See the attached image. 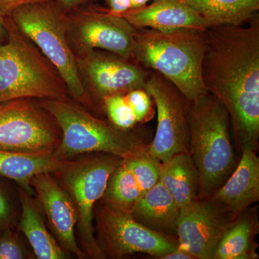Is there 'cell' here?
<instances>
[{"mask_svg": "<svg viewBox=\"0 0 259 259\" xmlns=\"http://www.w3.org/2000/svg\"><path fill=\"white\" fill-rule=\"evenodd\" d=\"M202 81L226 109L238 150L256 151L259 139V15L243 25L204 31Z\"/></svg>", "mask_w": 259, "mask_h": 259, "instance_id": "cell-1", "label": "cell"}, {"mask_svg": "<svg viewBox=\"0 0 259 259\" xmlns=\"http://www.w3.org/2000/svg\"><path fill=\"white\" fill-rule=\"evenodd\" d=\"M204 31L137 29L133 59L171 81L192 102L207 93L202 81Z\"/></svg>", "mask_w": 259, "mask_h": 259, "instance_id": "cell-2", "label": "cell"}, {"mask_svg": "<svg viewBox=\"0 0 259 259\" xmlns=\"http://www.w3.org/2000/svg\"><path fill=\"white\" fill-rule=\"evenodd\" d=\"M226 109L208 93L190 102V154L198 171L199 197L207 198L224 183L238 159Z\"/></svg>", "mask_w": 259, "mask_h": 259, "instance_id": "cell-3", "label": "cell"}, {"mask_svg": "<svg viewBox=\"0 0 259 259\" xmlns=\"http://www.w3.org/2000/svg\"><path fill=\"white\" fill-rule=\"evenodd\" d=\"M39 104L60 130L61 141L54 151L59 159L70 160L88 153H109L125 159L148 146L141 134L118 128L69 99L42 100Z\"/></svg>", "mask_w": 259, "mask_h": 259, "instance_id": "cell-4", "label": "cell"}, {"mask_svg": "<svg viewBox=\"0 0 259 259\" xmlns=\"http://www.w3.org/2000/svg\"><path fill=\"white\" fill-rule=\"evenodd\" d=\"M4 20L8 40L0 47V103L22 98L69 99L55 68L20 31L10 15Z\"/></svg>", "mask_w": 259, "mask_h": 259, "instance_id": "cell-5", "label": "cell"}, {"mask_svg": "<svg viewBox=\"0 0 259 259\" xmlns=\"http://www.w3.org/2000/svg\"><path fill=\"white\" fill-rule=\"evenodd\" d=\"M10 16L20 31L55 68L69 95L75 101L88 103V92L68 38V15L55 0L24 5Z\"/></svg>", "mask_w": 259, "mask_h": 259, "instance_id": "cell-6", "label": "cell"}, {"mask_svg": "<svg viewBox=\"0 0 259 259\" xmlns=\"http://www.w3.org/2000/svg\"><path fill=\"white\" fill-rule=\"evenodd\" d=\"M122 161L114 155L98 153L70 161L67 166L53 174L74 202L80 242L89 258H105L94 234V209L105 192L109 177Z\"/></svg>", "mask_w": 259, "mask_h": 259, "instance_id": "cell-7", "label": "cell"}, {"mask_svg": "<svg viewBox=\"0 0 259 259\" xmlns=\"http://www.w3.org/2000/svg\"><path fill=\"white\" fill-rule=\"evenodd\" d=\"M94 218L97 243L105 258H122L140 253L161 259L178 247L176 238L151 231L131 213L110 208L100 200L95 204Z\"/></svg>", "mask_w": 259, "mask_h": 259, "instance_id": "cell-8", "label": "cell"}, {"mask_svg": "<svg viewBox=\"0 0 259 259\" xmlns=\"http://www.w3.org/2000/svg\"><path fill=\"white\" fill-rule=\"evenodd\" d=\"M33 99L0 103V149L23 153L54 152L61 141L56 121Z\"/></svg>", "mask_w": 259, "mask_h": 259, "instance_id": "cell-9", "label": "cell"}, {"mask_svg": "<svg viewBox=\"0 0 259 259\" xmlns=\"http://www.w3.org/2000/svg\"><path fill=\"white\" fill-rule=\"evenodd\" d=\"M68 38L76 57L102 50L134 60L137 29L105 8H81L68 13Z\"/></svg>", "mask_w": 259, "mask_h": 259, "instance_id": "cell-10", "label": "cell"}, {"mask_svg": "<svg viewBox=\"0 0 259 259\" xmlns=\"http://www.w3.org/2000/svg\"><path fill=\"white\" fill-rule=\"evenodd\" d=\"M144 89L157 110V127L148 152L161 163L178 153L190 152V102L156 71H151Z\"/></svg>", "mask_w": 259, "mask_h": 259, "instance_id": "cell-11", "label": "cell"}, {"mask_svg": "<svg viewBox=\"0 0 259 259\" xmlns=\"http://www.w3.org/2000/svg\"><path fill=\"white\" fill-rule=\"evenodd\" d=\"M76 60L85 89L89 88L102 106L105 97L144 89L151 71L134 60L105 51H92Z\"/></svg>", "mask_w": 259, "mask_h": 259, "instance_id": "cell-12", "label": "cell"}, {"mask_svg": "<svg viewBox=\"0 0 259 259\" xmlns=\"http://www.w3.org/2000/svg\"><path fill=\"white\" fill-rule=\"evenodd\" d=\"M232 221L231 216L209 197H198L181 207L177 227L178 247L194 259H213Z\"/></svg>", "mask_w": 259, "mask_h": 259, "instance_id": "cell-13", "label": "cell"}, {"mask_svg": "<svg viewBox=\"0 0 259 259\" xmlns=\"http://www.w3.org/2000/svg\"><path fill=\"white\" fill-rule=\"evenodd\" d=\"M52 175L50 173L35 175L30 182V186L35 190L49 224L64 249L77 258H86L75 236L77 214L74 202L69 193Z\"/></svg>", "mask_w": 259, "mask_h": 259, "instance_id": "cell-14", "label": "cell"}, {"mask_svg": "<svg viewBox=\"0 0 259 259\" xmlns=\"http://www.w3.org/2000/svg\"><path fill=\"white\" fill-rule=\"evenodd\" d=\"M234 220L259 200V158L245 149L231 176L209 197Z\"/></svg>", "mask_w": 259, "mask_h": 259, "instance_id": "cell-15", "label": "cell"}, {"mask_svg": "<svg viewBox=\"0 0 259 259\" xmlns=\"http://www.w3.org/2000/svg\"><path fill=\"white\" fill-rule=\"evenodd\" d=\"M138 9L120 15L136 29L158 30H196L205 31L210 25L180 0H152Z\"/></svg>", "mask_w": 259, "mask_h": 259, "instance_id": "cell-16", "label": "cell"}, {"mask_svg": "<svg viewBox=\"0 0 259 259\" xmlns=\"http://www.w3.org/2000/svg\"><path fill=\"white\" fill-rule=\"evenodd\" d=\"M180 209L171 194L158 182L141 196L131 214L148 229L177 239Z\"/></svg>", "mask_w": 259, "mask_h": 259, "instance_id": "cell-17", "label": "cell"}, {"mask_svg": "<svg viewBox=\"0 0 259 259\" xmlns=\"http://www.w3.org/2000/svg\"><path fill=\"white\" fill-rule=\"evenodd\" d=\"M70 161L59 159L54 152L23 153L0 149V177L15 181L30 194V182L35 175L55 174Z\"/></svg>", "mask_w": 259, "mask_h": 259, "instance_id": "cell-18", "label": "cell"}, {"mask_svg": "<svg viewBox=\"0 0 259 259\" xmlns=\"http://www.w3.org/2000/svg\"><path fill=\"white\" fill-rule=\"evenodd\" d=\"M259 231L258 207L253 206L235 218L227 228L213 259H256Z\"/></svg>", "mask_w": 259, "mask_h": 259, "instance_id": "cell-19", "label": "cell"}, {"mask_svg": "<svg viewBox=\"0 0 259 259\" xmlns=\"http://www.w3.org/2000/svg\"><path fill=\"white\" fill-rule=\"evenodd\" d=\"M159 182L180 208L199 197L198 171L189 152L178 153L162 162Z\"/></svg>", "mask_w": 259, "mask_h": 259, "instance_id": "cell-20", "label": "cell"}, {"mask_svg": "<svg viewBox=\"0 0 259 259\" xmlns=\"http://www.w3.org/2000/svg\"><path fill=\"white\" fill-rule=\"evenodd\" d=\"M22 207L20 231L30 243L34 254L39 259H64L66 254L48 231L35 202L28 192L22 189L20 193Z\"/></svg>", "mask_w": 259, "mask_h": 259, "instance_id": "cell-21", "label": "cell"}, {"mask_svg": "<svg viewBox=\"0 0 259 259\" xmlns=\"http://www.w3.org/2000/svg\"><path fill=\"white\" fill-rule=\"evenodd\" d=\"M211 27L243 25L258 14L259 0H180Z\"/></svg>", "mask_w": 259, "mask_h": 259, "instance_id": "cell-22", "label": "cell"}, {"mask_svg": "<svg viewBox=\"0 0 259 259\" xmlns=\"http://www.w3.org/2000/svg\"><path fill=\"white\" fill-rule=\"evenodd\" d=\"M143 194L134 175L122 161L109 177L100 201L110 208L131 213Z\"/></svg>", "mask_w": 259, "mask_h": 259, "instance_id": "cell-23", "label": "cell"}, {"mask_svg": "<svg viewBox=\"0 0 259 259\" xmlns=\"http://www.w3.org/2000/svg\"><path fill=\"white\" fill-rule=\"evenodd\" d=\"M122 161L134 175L143 193L159 182L161 162L148 152V146Z\"/></svg>", "mask_w": 259, "mask_h": 259, "instance_id": "cell-24", "label": "cell"}, {"mask_svg": "<svg viewBox=\"0 0 259 259\" xmlns=\"http://www.w3.org/2000/svg\"><path fill=\"white\" fill-rule=\"evenodd\" d=\"M102 107L110 122L118 128L129 131L139 124L125 95L120 94L105 97L102 101Z\"/></svg>", "mask_w": 259, "mask_h": 259, "instance_id": "cell-25", "label": "cell"}, {"mask_svg": "<svg viewBox=\"0 0 259 259\" xmlns=\"http://www.w3.org/2000/svg\"><path fill=\"white\" fill-rule=\"evenodd\" d=\"M126 100L132 108L138 123H146L154 115V102L145 89H136L125 94Z\"/></svg>", "mask_w": 259, "mask_h": 259, "instance_id": "cell-26", "label": "cell"}, {"mask_svg": "<svg viewBox=\"0 0 259 259\" xmlns=\"http://www.w3.org/2000/svg\"><path fill=\"white\" fill-rule=\"evenodd\" d=\"M28 258V253L16 236L8 231L0 233V259H23Z\"/></svg>", "mask_w": 259, "mask_h": 259, "instance_id": "cell-27", "label": "cell"}, {"mask_svg": "<svg viewBox=\"0 0 259 259\" xmlns=\"http://www.w3.org/2000/svg\"><path fill=\"white\" fill-rule=\"evenodd\" d=\"M47 1L51 0H0V15L5 18L20 7Z\"/></svg>", "mask_w": 259, "mask_h": 259, "instance_id": "cell-28", "label": "cell"}, {"mask_svg": "<svg viewBox=\"0 0 259 259\" xmlns=\"http://www.w3.org/2000/svg\"><path fill=\"white\" fill-rule=\"evenodd\" d=\"M12 209L6 194L0 188V231L6 229L11 219Z\"/></svg>", "mask_w": 259, "mask_h": 259, "instance_id": "cell-29", "label": "cell"}, {"mask_svg": "<svg viewBox=\"0 0 259 259\" xmlns=\"http://www.w3.org/2000/svg\"><path fill=\"white\" fill-rule=\"evenodd\" d=\"M108 11L120 15L131 9V0H106Z\"/></svg>", "mask_w": 259, "mask_h": 259, "instance_id": "cell-30", "label": "cell"}, {"mask_svg": "<svg viewBox=\"0 0 259 259\" xmlns=\"http://www.w3.org/2000/svg\"><path fill=\"white\" fill-rule=\"evenodd\" d=\"M56 4L64 13L68 14L74 10L87 5L92 0H55Z\"/></svg>", "mask_w": 259, "mask_h": 259, "instance_id": "cell-31", "label": "cell"}, {"mask_svg": "<svg viewBox=\"0 0 259 259\" xmlns=\"http://www.w3.org/2000/svg\"><path fill=\"white\" fill-rule=\"evenodd\" d=\"M161 259H194L188 252L177 247L176 249L163 255Z\"/></svg>", "mask_w": 259, "mask_h": 259, "instance_id": "cell-32", "label": "cell"}, {"mask_svg": "<svg viewBox=\"0 0 259 259\" xmlns=\"http://www.w3.org/2000/svg\"><path fill=\"white\" fill-rule=\"evenodd\" d=\"M8 40V30L5 27L4 18L0 15V47L6 44Z\"/></svg>", "mask_w": 259, "mask_h": 259, "instance_id": "cell-33", "label": "cell"}, {"mask_svg": "<svg viewBox=\"0 0 259 259\" xmlns=\"http://www.w3.org/2000/svg\"><path fill=\"white\" fill-rule=\"evenodd\" d=\"M151 0H131V9H138L148 5ZM130 9V10H131Z\"/></svg>", "mask_w": 259, "mask_h": 259, "instance_id": "cell-34", "label": "cell"}]
</instances>
